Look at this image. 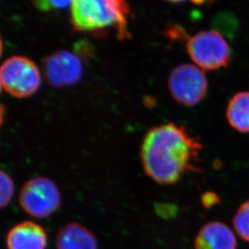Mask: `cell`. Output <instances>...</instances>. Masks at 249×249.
<instances>
[{"label": "cell", "instance_id": "obj_1", "mask_svg": "<svg viewBox=\"0 0 249 249\" xmlns=\"http://www.w3.org/2000/svg\"><path fill=\"white\" fill-rule=\"evenodd\" d=\"M202 143L183 126L169 123L153 127L143 139L141 161L146 174L160 185H173L197 169Z\"/></svg>", "mask_w": 249, "mask_h": 249}, {"label": "cell", "instance_id": "obj_2", "mask_svg": "<svg viewBox=\"0 0 249 249\" xmlns=\"http://www.w3.org/2000/svg\"><path fill=\"white\" fill-rule=\"evenodd\" d=\"M129 5L122 0H75L71 5V23L83 32L114 27L124 39L129 36Z\"/></svg>", "mask_w": 249, "mask_h": 249}, {"label": "cell", "instance_id": "obj_3", "mask_svg": "<svg viewBox=\"0 0 249 249\" xmlns=\"http://www.w3.org/2000/svg\"><path fill=\"white\" fill-rule=\"evenodd\" d=\"M186 40L189 56L200 69L215 71L229 66L231 60L230 46L219 32L202 31L188 36Z\"/></svg>", "mask_w": 249, "mask_h": 249}, {"label": "cell", "instance_id": "obj_4", "mask_svg": "<svg viewBox=\"0 0 249 249\" xmlns=\"http://www.w3.org/2000/svg\"><path fill=\"white\" fill-rule=\"evenodd\" d=\"M1 87L16 98H27L37 91L41 76L37 66L30 59L13 56L2 63L0 70Z\"/></svg>", "mask_w": 249, "mask_h": 249}, {"label": "cell", "instance_id": "obj_5", "mask_svg": "<svg viewBox=\"0 0 249 249\" xmlns=\"http://www.w3.org/2000/svg\"><path fill=\"white\" fill-rule=\"evenodd\" d=\"M19 204L30 216L45 219L58 210L61 195L53 181L45 177H37L22 186Z\"/></svg>", "mask_w": 249, "mask_h": 249}, {"label": "cell", "instance_id": "obj_6", "mask_svg": "<svg viewBox=\"0 0 249 249\" xmlns=\"http://www.w3.org/2000/svg\"><path fill=\"white\" fill-rule=\"evenodd\" d=\"M168 86L175 101L184 106L192 107L204 99L208 81L202 69L191 64H182L170 73Z\"/></svg>", "mask_w": 249, "mask_h": 249}, {"label": "cell", "instance_id": "obj_7", "mask_svg": "<svg viewBox=\"0 0 249 249\" xmlns=\"http://www.w3.org/2000/svg\"><path fill=\"white\" fill-rule=\"evenodd\" d=\"M43 70L48 83L54 87L76 84L83 73L80 59L68 51H57L48 56L43 62Z\"/></svg>", "mask_w": 249, "mask_h": 249}, {"label": "cell", "instance_id": "obj_8", "mask_svg": "<svg viewBox=\"0 0 249 249\" xmlns=\"http://www.w3.org/2000/svg\"><path fill=\"white\" fill-rule=\"evenodd\" d=\"M195 249H237L234 230L225 223L209 222L202 226L195 237Z\"/></svg>", "mask_w": 249, "mask_h": 249}, {"label": "cell", "instance_id": "obj_9", "mask_svg": "<svg viewBox=\"0 0 249 249\" xmlns=\"http://www.w3.org/2000/svg\"><path fill=\"white\" fill-rule=\"evenodd\" d=\"M47 245L45 229L34 222H22L7 234V249H46Z\"/></svg>", "mask_w": 249, "mask_h": 249}, {"label": "cell", "instance_id": "obj_10", "mask_svg": "<svg viewBox=\"0 0 249 249\" xmlns=\"http://www.w3.org/2000/svg\"><path fill=\"white\" fill-rule=\"evenodd\" d=\"M56 249H98L94 233L78 223L64 226L56 234Z\"/></svg>", "mask_w": 249, "mask_h": 249}, {"label": "cell", "instance_id": "obj_11", "mask_svg": "<svg viewBox=\"0 0 249 249\" xmlns=\"http://www.w3.org/2000/svg\"><path fill=\"white\" fill-rule=\"evenodd\" d=\"M227 119L234 129L249 133V91L239 92L231 99L227 107Z\"/></svg>", "mask_w": 249, "mask_h": 249}, {"label": "cell", "instance_id": "obj_12", "mask_svg": "<svg viewBox=\"0 0 249 249\" xmlns=\"http://www.w3.org/2000/svg\"><path fill=\"white\" fill-rule=\"evenodd\" d=\"M233 230L243 240L249 243V200L238 207L233 217Z\"/></svg>", "mask_w": 249, "mask_h": 249}, {"label": "cell", "instance_id": "obj_13", "mask_svg": "<svg viewBox=\"0 0 249 249\" xmlns=\"http://www.w3.org/2000/svg\"><path fill=\"white\" fill-rule=\"evenodd\" d=\"M0 206L2 208L7 207L14 195V181L9 174L1 171L0 174Z\"/></svg>", "mask_w": 249, "mask_h": 249}, {"label": "cell", "instance_id": "obj_14", "mask_svg": "<svg viewBox=\"0 0 249 249\" xmlns=\"http://www.w3.org/2000/svg\"><path fill=\"white\" fill-rule=\"evenodd\" d=\"M72 1H53V0H37L33 4L42 12H50L53 10L62 9L71 5Z\"/></svg>", "mask_w": 249, "mask_h": 249}, {"label": "cell", "instance_id": "obj_15", "mask_svg": "<svg viewBox=\"0 0 249 249\" xmlns=\"http://www.w3.org/2000/svg\"><path fill=\"white\" fill-rule=\"evenodd\" d=\"M216 195L214 194L207 193L204 195V197H202V201L204 202L205 206H212L214 204V202H217Z\"/></svg>", "mask_w": 249, "mask_h": 249}]
</instances>
